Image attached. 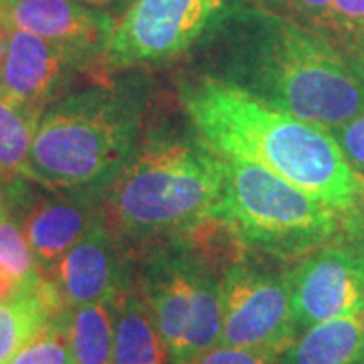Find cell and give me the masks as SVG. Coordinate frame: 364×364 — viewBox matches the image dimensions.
<instances>
[{
  "label": "cell",
  "instance_id": "d4e9b609",
  "mask_svg": "<svg viewBox=\"0 0 364 364\" xmlns=\"http://www.w3.org/2000/svg\"><path fill=\"white\" fill-rule=\"evenodd\" d=\"M340 219H342V239L364 253V184L350 208H346L340 215Z\"/></svg>",
  "mask_w": 364,
  "mask_h": 364
},
{
  "label": "cell",
  "instance_id": "9a60e30c",
  "mask_svg": "<svg viewBox=\"0 0 364 364\" xmlns=\"http://www.w3.org/2000/svg\"><path fill=\"white\" fill-rule=\"evenodd\" d=\"M364 348V312L301 330L282 352L284 364H356Z\"/></svg>",
  "mask_w": 364,
  "mask_h": 364
},
{
  "label": "cell",
  "instance_id": "7a4b0ae2",
  "mask_svg": "<svg viewBox=\"0 0 364 364\" xmlns=\"http://www.w3.org/2000/svg\"><path fill=\"white\" fill-rule=\"evenodd\" d=\"M178 95L193 132L225 160L253 162L340 215L360 193L364 181L352 172L328 128L203 73L182 79Z\"/></svg>",
  "mask_w": 364,
  "mask_h": 364
},
{
  "label": "cell",
  "instance_id": "7c38bea8",
  "mask_svg": "<svg viewBox=\"0 0 364 364\" xmlns=\"http://www.w3.org/2000/svg\"><path fill=\"white\" fill-rule=\"evenodd\" d=\"M0 26L28 31L100 69L116 18L79 0H0Z\"/></svg>",
  "mask_w": 364,
  "mask_h": 364
},
{
  "label": "cell",
  "instance_id": "83f0119b",
  "mask_svg": "<svg viewBox=\"0 0 364 364\" xmlns=\"http://www.w3.org/2000/svg\"><path fill=\"white\" fill-rule=\"evenodd\" d=\"M83 4H90V6H107V4H114L117 0H79Z\"/></svg>",
  "mask_w": 364,
  "mask_h": 364
},
{
  "label": "cell",
  "instance_id": "cb8c5ba5",
  "mask_svg": "<svg viewBox=\"0 0 364 364\" xmlns=\"http://www.w3.org/2000/svg\"><path fill=\"white\" fill-rule=\"evenodd\" d=\"M188 364H284V360L277 352L217 344L215 348L203 352Z\"/></svg>",
  "mask_w": 364,
  "mask_h": 364
},
{
  "label": "cell",
  "instance_id": "5bb4252c",
  "mask_svg": "<svg viewBox=\"0 0 364 364\" xmlns=\"http://www.w3.org/2000/svg\"><path fill=\"white\" fill-rule=\"evenodd\" d=\"M112 364H172L152 314L132 279L114 296Z\"/></svg>",
  "mask_w": 364,
  "mask_h": 364
},
{
  "label": "cell",
  "instance_id": "d6986e66",
  "mask_svg": "<svg viewBox=\"0 0 364 364\" xmlns=\"http://www.w3.org/2000/svg\"><path fill=\"white\" fill-rule=\"evenodd\" d=\"M0 267L11 273L25 289L41 286L45 279L23 233L21 221L13 210L0 217Z\"/></svg>",
  "mask_w": 364,
  "mask_h": 364
},
{
  "label": "cell",
  "instance_id": "484cf974",
  "mask_svg": "<svg viewBox=\"0 0 364 364\" xmlns=\"http://www.w3.org/2000/svg\"><path fill=\"white\" fill-rule=\"evenodd\" d=\"M26 178H4L0 176V217H4L6 213H11L18 200V196L25 188Z\"/></svg>",
  "mask_w": 364,
  "mask_h": 364
},
{
  "label": "cell",
  "instance_id": "e0dca14e",
  "mask_svg": "<svg viewBox=\"0 0 364 364\" xmlns=\"http://www.w3.org/2000/svg\"><path fill=\"white\" fill-rule=\"evenodd\" d=\"M69 344L75 364H112L114 298L87 304L67 314Z\"/></svg>",
  "mask_w": 364,
  "mask_h": 364
},
{
  "label": "cell",
  "instance_id": "f1b7e54d",
  "mask_svg": "<svg viewBox=\"0 0 364 364\" xmlns=\"http://www.w3.org/2000/svg\"><path fill=\"white\" fill-rule=\"evenodd\" d=\"M356 364H364V348H363V352H360V356H358V360H356Z\"/></svg>",
  "mask_w": 364,
  "mask_h": 364
},
{
  "label": "cell",
  "instance_id": "8fae6325",
  "mask_svg": "<svg viewBox=\"0 0 364 364\" xmlns=\"http://www.w3.org/2000/svg\"><path fill=\"white\" fill-rule=\"evenodd\" d=\"M2 28L0 93L28 112L43 114L63 97L77 71H90L77 55L23 28Z\"/></svg>",
  "mask_w": 364,
  "mask_h": 364
},
{
  "label": "cell",
  "instance_id": "ac0fdd59",
  "mask_svg": "<svg viewBox=\"0 0 364 364\" xmlns=\"http://www.w3.org/2000/svg\"><path fill=\"white\" fill-rule=\"evenodd\" d=\"M39 117L0 93V176L25 178Z\"/></svg>",
  "mask_w": 364,
  "mask_h": 364
},
{
  "label": "cell",
  "instance_id": "3957f363",
  "mask_svg": "<svg viewBox=\"0 0 364 364\" xmlns=\"http://www.w3.org/2000/svg\"><path fill=\"white\" fill-rule=\"evenodd\" d=\"M225 182V158L195 132H156L104 186L102 219L122 249L162 245L213 217Z\"/></svg>",
  "mask_w": 364,
  "mask_h": 364
},
{
  "label": "cell",
  "instance_id": "52a82bcc",
  "mask_svg": "<svg viewBox=\"0 0 364 364\" xmlns=\"http://www.w3.org/2000/svg\"><path fill=\"white\" fill-rule=\"evenodd\" d=\"M221 344L282 352L298 336L287 265L243 253L221 275Z\"/></svg>",
  "mask_w": 364,
  "mask_h": 364
},
{
  "label": "cell",
  "instance_id": "44dd1931",
  "mask_svg": "<svg viewBox=\"0 0 364 364\" xmlns=\"http://www.w3.org/2000/svg\"><path fill=\"white\" fill-rule=\"evenodd\" d=\"M326 37L364 69V0H332Z\"/></svg>",
  "mask_w": 364,
  "mask_h": 364
},
{
  "label": "cell",
  "instance_id": "6da1fadb",
  "mask_svg": "<svg viewBox=\"0 0 364 364\" xmlns=\"http://www.w3.org/2000/svg\"><path fill=\"white\" fill-rule=\"evenodd\" d=\"M195 45V73L299 119L336 128L364 114L363 67L324 35L251 0H225Z\"/></svg>",
  "mask_w": 364,
  "mask_h": 364
},
{
  "label": "cell",
  "instance_id": "9c48e42d",
  "mask_svg": "<svg viewBox=\"0 0 364 364\" xmlns=\"http://www.w3.org/2000/svg\"><path fill=\"white\" fill-rule=\"evenodd\" d=\"M298 334L338 316L364 312V253L342 237L287 265Z\"/></svg>",
  "mask_w": 364,
  "mask_h": 364
},
{
  "label": "cell",
  "instance_id": "ffe728a7",
  "mask_svg": "<svg viewBox=\"0 0 364 364\" xmlns=\"http://www.w3.org/2000/svg\"><path fill=\"white\" fill-rule=\"evenodd\" d=\"M67 314L53 316L33 338L16 352L11 364H75L69 344Z\"/></svg>",
  "mask_w": 364,
  "mask_h": 364
},
{
  "label": "cell",
  "instance_id": "4fadbf2b",
  "mask_svg": "<svg viewBox=\"0 0 364 364\" xmlns=\"http://www.w3.org/2000/svg\"><path fill=\"white\" fill-rule=\"evenodd\" d=\"M122 253L124 249L100 217L45 279L67 310L114 298L130 279Z\"/></svg>",
  "mask_w": 364,
  "mask_h": 364
},
{
  "label": "cell",
  "instance_id": "277c9868",
  "mask_svg": "<svg viewBox=\"0 0 364 364\" xmlns=\"http://www.w3.org/2000/svg\"><path fill=\"white\" fill-rule=\"evenodd\" d=\"M144 105L100 83L63 95L39 117L25 178L47 191L104 188L140 142Z\"/></svg>",
  "mask_w": 364,
  "mask_h": 364
},
{
  "label": "cell",
  "instance_id": "f546056e",
  "mask_svg": "<svg viewBox=\"0 0 364 364\" xmlns=\"http://www.w3.org/2000/svg\"><path fill=\"white\" fill-rule=\"evenodd\" d=\"M0 39H2V28H0Z\"/></svg>",
  "mask_w": 364,
  "mask_h": 364
},
{
  "label": "cell",
  "instance_id": "ba28073f",
  "mask_svg": "<svg viewBox=\"0 0 364 364\" xmlns=\"http://www.w3.org/2000/svg\"><path fill=\"white\" fill-rule=\"evenodd\" d=\"M225 0H132L116 21L100 71L166 63L186 53Z\"/></svg>",
  "mask_w": 364,
  "mask_h": 364
},
{
  "label": "cell",
  "instance_id": "8992f818",
  "mask_svg": "<svg viewBox=\"0 0 364 364\" xmlns=\"http://www.w3.org/2000/svg\"><path fill=\"white\" fill-rule=\"evenodd\" d=\"M132 284L140 291L172 364L221 344V273L182 241L146 249Z\"/></svg>",
  "mask_w": 364,
  "mask_h": 364
},
{
  "label": "cell",
  "instance_id": "4316f807",
  "mask_svg": "<svg viewBox=\"0 0 364 364\" xmlns=\"http://www.w3.org/2000/svg\"><path fill=\"white\" fill-rule=\"evenodd\" d=\"M23 289H25V287L21 286L11 273H6L0 267V301L14 298V296L21 294Z\"/></svg>",
  "mask_w": 364,
  "mask_h": 364
},
{
  "label": "cell",
  "instance_id": "603a6c76",
  "mask_svg": "<svg viewBox=\"0 0 364 364\" xmlns=\"http://www.w3.org/2000/svg\"><path fill=\"white\" fill-rule=\"evenodd\" d=\"M328 130L338 144L340 152L352 172L364 181V114Z\"/></svg>",
  "mask_w": 364,
  "mask_h": 364
},
{
  "label": "cell",
  "instance_id": "5b68a950",
  "mask_svg": "<svg viewBox=\"0 0 364 364\" xmlns=\"http://www.w3.org/2000/svg\"><path fill=\"white\" fill-rule=\"evenodd\" d=\"M225 162V193L213 217L243 251L291 265L342 237L336 208L253 162Z\"/></svg>",
  "mask_w": 364,
  "mask_h": 364
},
{
  "label": "cell",
  "instance_id": "2e32d148",
  "mask_svg": "<svg viewBox=\"0 0 364 364\" xmlns=\"http://www.w3.org/2000/svg\"><path fill=\"white\" fill-rule=\"evenodd\" d=\"M67 312L49 279L0 301V364H11L16 352L57 314Z\"/></svg>",
  "mask_w": 364,
  "mask_h": 364
},
{
  "label": "cell",
  "instance_id": "30bf717a",
  "mask_svg": "<svg viewBox=\"0 0 364 364\" xmlns=\"http://www.w3.org/2000/svg\"><path fill=\"white\" fill-rule=\"evenodd\" d=\"M39 188L26 178L13 213L21 221L43 277H47L67 251L102 217L104 188H43V193Z\"/></svg>",
  "mask_w": 364,
  "mask_h": 364
},
{
  "label": "cell",
  "instance_id": "7402d4cb",
  "mask_svg": "<svg viewBox=\"0 0 364 364\" xmlns=\"http://www.w3.org/2000/svg\"><path fill=\"white\" fill-rule=\"evenodd\" d=\"M272 13L282 14L320 35H328L332 18V0H251ZM328 39V37H326Z\"/></svg>",
  "mask_w": 364,
  "mask_h": 364
}]
</instances>
